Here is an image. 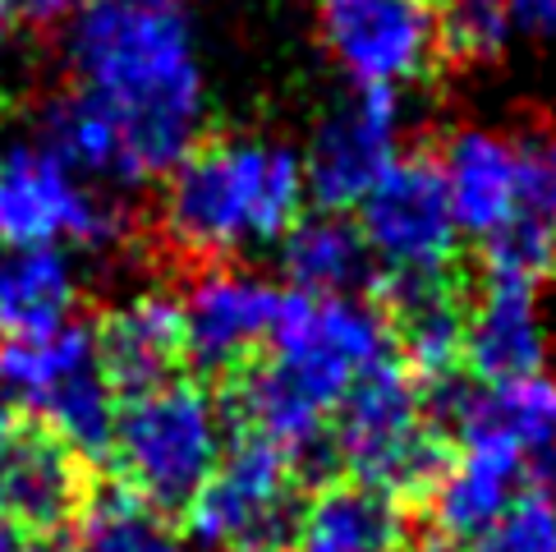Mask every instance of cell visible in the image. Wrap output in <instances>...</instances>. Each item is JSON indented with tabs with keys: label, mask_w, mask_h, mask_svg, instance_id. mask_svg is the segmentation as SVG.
I'll return each instance as SVG.
<instances>
[{
	"label": "cell",
	"mask_w": 556,
	"mask_h": 552,
	"mask_svg": "<svg viewBox=\"0 0 556 552\" xmlns=\"http://www.w3.org/2000/svg\"><path fill=\"white\" fill-rule=\"evenodd\" d=\"M525 212L556 230V138L525 148Z\"/></svg>",
	"instance_id": "28"
},
{
	"label": "cell",
	"mask_w": 556,
	"mask_h": 552,
	"mask_svg": "<svg viewBox=\"0 0 556 552\" xmlns=\"http://www.w3.org/2000/svg\"><path fill=\"white\" fill-rule=\"evenodd\" d=\"M78 0H14V14L33 18V24H55V18L74 14Z\"/></svg>",
	"instance_id": "31"
},
{
	"label": "cell",
	"mask_w": 556,
	"mask_h": 552,
	"mask_svg": "<svg viewBox=\"0 0 556 552\" xmlns=\"http://www.w3.org/2000/svg\"><path fill=\"white\" fill-rule=\"evenodd\" d=\"M437 419L446 414V424L460 432V447H488L502 451L515 461H533L543 451H556V382L547 373L533 378H515V382H492V387H428Z\"/></svg>",
	"instance_id": "13"
},
{
	"label": "cell",
	"mask_w": 556,
	"mask_h": 552,
	"mask_svg": "<svg viewBox=\"0 0 556 552\" xmlns=\"http://www.w3.org/2000/svg\"><path fill=\"white\" fill-rule=\"evenodd\" d=\"M391 346L387 309L364 294H286L263 364L308 405L336 414L341 397L364 373L391 360Z\"/></svg>",
	"instance_id": "6"
},
{
	"label": "cell",
	"mask_w": 556,
	"mask_h": 552,
	"mask_svg": "<svg viewBox=\"0 0 556 552\" xmlns=\"http://www.w3.org/2000/svg\"><path fill=\"white\" fill-rule=\"evenodd\" d=\"M14 428H18V419H14V410H10V397L0 391V442H5Z\"/></svg>",
	"instance_id": "32"
},
{
	"label": "cell",
	"mask_w": 556,
	"mask_h": 552,
	"mask_svg": "<svg viewBox=\"0 0 556 552\" xmlns=\"http://www.w3.org/2000/svg\"><path fill=\"white\" fill-rule=\"evenodd\" d=\"M74 88L125 125L143 180L198 148L207 70L185 0H78L65 28Z\"/></svg>",
	"instance_id": "1"
},
{
	"label": "cell",
	"mask_w": 556,
	"mask_h": 552,
	"mask_svg": "<svg viewBox=\"0 0 556 552\" xmlns=\"http://www.w3.org/2000/svg\"><path fill=\"white\" fill-rule=\"evenodd\" d=\"M547 350H552V337H547V323H543V309L533 290L488 286L483 300L469 309L465 364L483 387L543 373Z\"/></svg>",
	"instance_id": "18"
},
{
	"label": "cell",
	"mask_w": 556,
	"mask_h": 552,
	"mask_svg": "<svg viewBox=\"0 0 556 552\" xmlns=\"http://www.w3.org/2000/svg\"><path fill=\"white\" fill-rule=\"evenodd\" d=\"M10 28H14V0H0V47H5Z\"/></svg>",
	"instance_id": "33"
},
{
	"label": "cell",
	"mask_w": 556,
	"mask_h": 552,
	"mask_svg": "<svg viewBox=\"0 0 556 552\" xmlns=\"http://www.w3.org/2000/svg\"><path fill=\"white\" fill-rule=\"evenodd\" d=\"M281 309L286 290H276L257 272L226 263L198 272L180 300L185 360H193L203 373H244L257 350L271 346Z\"/></svg>",
	"instance_id": "12"
},
{
	"label": "cell",
	"mask_w": 556,
	"mask_h": 552,
	"mask_svg": "<svg viewBox=\"0 0 556 552\" xmlns=\"http://www.w3.org/2000/svg\"><path fill=\"white\" fill-rule=\"evenodd\" d=\"M0 391L28 405L37 428L70 447L78 461L111 451L121 405L88 327L70 323L47 337L0 346Z\"/></svg>",
	"instance_id": "5"
},
{
	"label": "cell",
	"mask_w": 556,
	"mask_h": 552,
	"mask_svg": "<svg viewBox=\"0 0 556 552\" xmlns=\"http://www.w3.org/2000/svg\"><path fill=\"white\" fill-rule=\"evenodd\" d=\"M304 156V185L317 212L359 208L377 180L401 162V102L391 92L354 88L313 125Z\"/></svg>",
	"instance_id": "11"
},
{
	"label": "cell",
	"mask_w": 556,
	"mask_h": 552,
	"mask_svg": "<svg viewBox=\"0 0 556 552\" xmlns=\"http://www.w3.org/2000/svg\"><path fill=\"white\" fill-rule=\"evenodd\" d=\"M47 152H55L70 171L84 180H106V185H143L138 156L129 148V134L115 115L88 92H61L51 97L42 111V138Z\"/></svg>",
	"instance_id": "22"
},
{
	"label": "cell",
	"mask_w": 556,
	"mask_h": 552,
	"mask_svg": "<svg viewBox=\"0 0 556 552\" xmlns=\"http://www.w3.org/2000/svg\"><path fill=\"white\" fill-rule=\"evenodd\" d=\"M0 552H55V543L47 535H37L28 525L0 520Z\"/></svg>",
	"instance_id": "30"
},
{
	"label": "cell",
	"mask_w": 556,
	"mask_h": 552,
	"mask_svg": "<svg viewBox=\"0 0 556 552\" xmlns=\"http://www.w3.org/2000/svg\"><path fill=\"white\" fill-rule=\"evenodd\" d=\"M510 28L533 42H556V0H502Z\"/></svg>",
	"instance_id": "29"
},
{
	"label": "cell",
	"mask_w": 556,
	"mask_h": 552,
	"mask_svg": "<svg viewBox=\"0 0 556 552\" xmlns=\"http://www.w3.org/2000/svg\"><path fill=\"white\" fill-rule=\"evenodd\" d=\"M437 166H442L460 235L488 240L525 212V148L510 134L488 125L455 129Z\"/></svg>",
	"instance_id": "14"
},
{
	"label": "cell",
	"mask_w": 556,
	"mask_h": 552,
	"mask_svg": "<svg viewBox=\"0 0 556 552\" xmlns=\"http://www.w3.org/2000/svg\"><path fill=\"white\" fill-rule=\"evenodd\" d=\"M331 447L354 484L387 498H428L446 475L451 447L428 387L401 360L377 364L354 382L331 414Z\"/></svg>",
	"instance_id": "3"
},
{
	"label": "cell",
	"mask_w": 556,
	"mask_h": 552,
	"mask_svg": "<svg viewBox=\"0 0 556 552\" xmlns=\"http://www.w3.org/2000/svg\"><path fill=\"white\" fill-rule=\"evenodd\" d=\"M525 461L502 456L488 447H465L460 461L446 465V475L428 492V520L437 539L451 548H465L496 525L510 511V502L525 492Z\"/></svg>",
	"instance_id": "19"
},
{
	"label": "cell",
	"mask_w": 556,
	"mask_h": 552,
	"mask_svg": "<svg viewBox=\"0 0 556 552\" xmlns=\"http://www.w3.org/2000/svg\"><path fill=\"white\" fill-rule=\"evenodd\" d=\"M556 276V230L539 222L533 212H520L510 226L483 240V281L488 286H510V290H533Z\"/></svg>",
	"instance_id": "25"
},
{
	"label": "cell",
	"mask_w": 556,
	"mask_h": 552,
	"mask_svg": "<svg viewBox=\"0 0 556 552\" xmlns=\"http://www.w3.org/2000/svg\"><path fill=\"white\" fill-rule=\"evenodd\" d=\"M84 502H88L84 461L55 442L51 432L18 424L0 442V520L51 535L61 525H74Z\"/></svg>",
	"instance_id": "15"
},
{
	"label": "cell",
	"mask_w": 556,
	"mask_h": 552,
	"mask_svg": "<svg viewBox=\"0 0 556 552\" xmlns=\"http://www.w3.org/2000/svg\"><path fill=\"white\" fill-rule=\"evenodd\" d=\"M74 552H189L166 511L121 488L88 492L74 516Z\"/></svg>",
	"instance_id": "24"
},
{
	"label": "cell",
	"mask_w": 556,
	"mask_h": 552,
	"mask_svg": "<svg viewBox=\"0 0 556 552\" xmlns=\"http://www.w3.org/2000/svg\"><path fill=\"white\" fill-rule=\"evenodd\" d=\"M510 14L502 0H446L442 5V51L455 61L483 65L510 47Z\"/></svg>",
	"instance_id": "26"
},
{
	"label": "cell",
	"mask_w": 556,
	"mask_h": 552,
	"mask_svg": "<svg viewBox=\"0 0 556 552\" xmlns=\"http://www.w3.org/2000/svg\"><path fill=\"white\" fill-rule=\"evenodd\" d=\"M111 456L134 498L152 502L166 516L189 511L226 456L222 405L189 378L134 391L115 414Z\"/></svg>",
	"instance_id": "4"
},
{
	"label": "cell",
	"mask_w": 556,
	"mask_h": 552,
	"mask_svg": "<svg viewBox=\"0 0 556 552\" xmlns=\"http://www.w3.org/2000/svg\"><path fill=\"white\" fill-rule=\"evenodd\" d=\"M125 212L42 143L0 148V249H106Z\"/></svg>",
	"instance_id": "7"
},
{
	"label": "cell",
	"mask_w": 556,
	"mask_h": 552,
	"mask_svg": "<svg viewBox=\"0 0 556 552\" xmlns=\"http://www.w3.org/2000/svg\"><path fill=\"white\" fill-rule=\"evenodd\" d=\"M372 267L359 222L345 212L300 216L281 240V272L294 294H359L372 281Z\"/></svg>",
	"instance_id": "23"
},
{
	"label": "cell",
	"mask_w": 556,
	"mask_h": 552,
	"mask_svg": "<svg viewBox=\"0 0 556 552\" xmlns=\"http://www.w3.org/2000/svg\"><path fill=\"white\" fill-rule=\"evenodd\" d=\"M317 37L354 88L401 92L442 55L437 0H317Z\"/></svg>",
	"instance_id": "8"
},
{
	"label": "cell",
	"mask_w": 556,
	"mask_h": 552,
	"mask_svg": "<svg viewBox=\"0 0 556 552\" xmlns=\"http://www.w3.org/2000/svg\"><path fill=\"white\" fill-rule=\"evenodd\" d=\"M387 323H391V341L401 346V364L424 387H446L455 364H465L469 309L442 276H432V281H395Z\"/></svg>",
	"instance_id": "20"
},
{
	"label": "cell",
	"mask_w": 556,
	"mask_h": 552,
	"mask_svg": "<svg viewBox=\"0 0 556 552\" xmlns=\"http://www.w3.org/2000/svg\"><path fill=\"white\" fill-rule=\"evenodd\" d=\"M78 272L65 249L0 253V346L33 341L74 323Z\"/></svg>",
	"instance_id": "21"
},
{
	"label": "cell",
	"mask_w": 556,
	"mask_h": 552,
	"mask_svg": "<svg viewBox=\"0 0 556 552\" xmlns=\"http://www.w3.org/2000/svg\"><path fill=\"white\" fill-rule=\"evenodd\" d=\"M97 360L115 391H148L175 378L185 360V313L166 290H134L92 331Z\"/></svg>",
	"instance_id": "16"
},
{
	"label": "cell",
	"mask_w": 556,
	"mask_h": 552,
	"mask_svg": "<svg viewBox=\"0 0 556 552\" xmlns=\"http://www.w3.org/2000/svg\"><path fill=\"white\" fill-rule=\"evenodd\" d=\"M294 475L286 451L244 432L189 502V539L212 552H271L294 525Z\"/></svg>",
	"instance_id": "10"
},
{
	"label": "cell",
	"mask_w": 556,
	"mask_h": 552,
	"mask_svg": "<svg viewBox=\"0 0 556 552\" xmlns=\"http://www.w3.org/2000/svg\"><path fill=\"white\" fill-rule=\"evenodd\" d=\"M455 552H556V492L525 488L488 535Z\"/></svg>",
	"instance_id": "27"
},
{
	"label": "cell",
	"mask_w": 556,
	"mask_h": 552,
	"mask_svg": "<svg viewBox=\"0 0 556 552\" xmlns=\"http://www.w3.org/2000/svg\"><path fill=\"white\" fill-rule=\"evenodd\" d=\"M354 212L372 263L391 281H432L460 249V222L451 212L437 156H401Z\"/></svg>",
	"instance_id": "9"
},
{
	"label": "cell",
	"mask_w": 556,
	"mask_h": 552,
	"mask_svg": "<svg viewBox=\"0 0 556 552\" xmlns=\"http://www.w3.org/2000/svg\"><path fill=\"white\" fill-rule=\"evenodd\" d=\"M409 525L395 498L354 479H331L294 511L290 552H405Z\"/></svg>",
	"instance_id": "17"
},
{
	"label": "cell",
	"mask_w": 556,
	"mask_h": 552,
	"mask_svg": "<svg viewBox=\"0 0 556 552\" xmlns=\"http://www.w3.org/2000/svg\"><path fill=\"white\" fill-rule=\"evenodd\" d=\"M304 156L281 138L222 134L198 143L162 175L156 226L189 259L226 263L281 244L304 216Z\"/></svg>",
	"instance_id": "2"
}]
</instances>
